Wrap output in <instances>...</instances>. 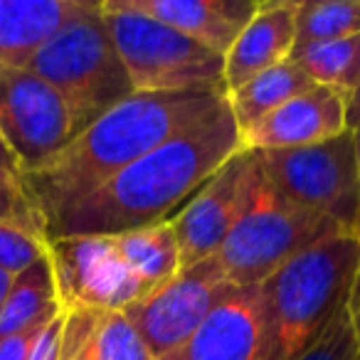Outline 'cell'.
Returning <instances> with one entry per match:
<instances>
[{"instance_id":"17","label":"cell","mask_w":360,"mask_h":360,"mask_svg":"<svg viewBox=\"0 0 360 360\" xmlns=\"http://www.w3.org/2000/svg\"><path fill=\"white\" fill-rule=\"evenodd\" d=\"M60 360H150L124 311H65Z\"/></svg>"},{"instance_id":"19","label":"cell","mask_w":360,"mask_h":360,"mask_svg":"<svg viewBox=\"0 0 360 360\" xmlns=\"http://www.w3.org/2000/svg\"><path fill=\"white\" fill-rule=\"evenodd\" d=\"M57 314H62V306L57 296L52 257L47 255L30 269L13 276L6 304L0 311V340L25 333L35 326L50 323Z\"/></svg>"},{"instance_id":"1","label":"cell","mask_w":360,"mask_h":360,"mask_svg":"<svg viewBox=\"0 0 360 360\" xmlns=\"http://www.w3.org/2000/svg\"><path fill=\"white\" fill-rule=\"evenodd\" d=\"M242 150L230 101L124 168L99 191L47 217V242L114 237L173 220L207 180Z\"/></svg>"},{"instance_id":"18","label":"cell","mask_w":360,"mask_h":360,"mask_svg":"<svg viewBox=\"0 0 360 360\" xmlns=\"http://www.w3.org/2000/svg\"><path fill=\"white\" fill-rule=\"evenodd\" d=\"M111 242H114L121 262L129 266L134 279L139 281L143 296L153 294L183 269L178 237H175L170 220L124 232V235H114Z\"/></svg>"},{"instance_id":"10","label":"cell","mask_w":360,"mask_h":360,"mask_svg":"<svg viewBox=\"0 0 360 360\" xmlns=\"http://www.w3.org/2000/svg\"><path fill=\"white\" fill-rule=\"evenodd\" d=\"M62 311H126L143 299L111 237H65L50 242Z\"/></svg>"},{"instance_id":"5","label":"cell","mask_w":360,"mask_h":360,"mask_svg":"<svg viewBox=\"0 0 360 360\" xmlns=\"http://www.w3.org/2000/svg\"><path fill=\"white\" fill-rule=\"evenodd\" d=\"M25 70L60 94L77 136L134 94L101 8L57 32Z\"/></svg>"},{"instance_id":"11","label":"cell","mask_w":360,"mask_h":360,"mask_svg":"<svg viewBox=\"0 0 360 360\" xmlns=\"http://www.w3.org/2000/svg\"><path fill=\"white\" fill-rule=\"evenodd\" d=\"M269 306L264 286H232L200 328L165 360H266Z\"/></svg>"},{"instance_id":"8","label":"cell","mask_w":360,"mask_h":360,"mask_svg":"<svg viewBox=\"0 0 360 360\" xmlns=\"http://www.w3.org/2000/svg\"><path fill=\"white\" fill-rule=\"evenodd\" d=\"M232 289L215 257L180 269L153 294L124 311L139 330L150 360H165L193 338L210 311Z\"/></svg>"},{"instance_id":"21","label":"cell","mask_w":360,"mask_h":360,"mask_svg":"<svg viewBox=\"0 0 360 360\" xmlns=\"http://www.w3.org/2000/svg\"><path fill=\"white\" fill-rule=\"evenodd\" d=\"M289 62H294L314 84L350 94L360 84V35L296 45Z\"/></svg>"},{"instance_id":"15","label":"cell","mask_w":360,"mask_h":360,"mask_svg":"<svg viewBox=\"0 0 360 360\" xmlns=\"http://www.w3.org/2000/svg\"><path fill=\"white\" fill-rule=\"evenodd\" d=\"M296 13L299 0L259 3V11L225 55L222 86L227 94L289 60L296 47Z\"/></svg>"},{"instance_id":"13","label":"cell","mask_w":360,"mask_h":360,"mask_svg":"<svg viewBox=\"0 0 360 360\" xmlns=\"http://www.w3.org/2000/svg\"><path fill=\"white\" fill-rule=\"evenodd\" d=\"M348 94L319 86L294 96L240 134L242 150L304 148L345 134Z\"/></svg>"},{"instance_id":"4","label":"cell","mask_w":360,"mask_h":360,"mask_svg":"<svg viewBox=\"0 0 360 360\" xmlns=\"http://www.w3.org/2000/svg\"><path fill=\"white\" fill-rule=\"evenodd\" d=\"M333 235L345 232L326 217L284 200L266 180L257 155L247 150L240 215L215 255L232 286L264 284L294 257Z\"/></svg>"},{"instance_id":"22","label":"cell","mask_w":360,"mask_h":360,"mask_svg":"<svg viewBox=\"0 0 360 360\" xmlns=\"http://www.w3.org/2000/svg\"><path fill=\"white\" fill-rule=\"evenodd\" d=\"M360 35V0H304L296 13V45Z\"/></svg>"},{"instance_id":"29","label":"cell","mask_w":360,"mask_h":360,"mask_svg":"<svg viewBox=\"0 0 360 360\" xmlns=\"http://www.w3.org/2000/svg\"><path fill=\"white\" fill-rule=\"evenodd\" d=\"M348 314H350L353 330H355V335H358V343H360V269L353 281V291H350V299H348Z\"/></svg>"},{"instance_id":"20","label":"cell","mask_w":360,"mask_h":360,"mask_svg":"<svg viewBox=\"0 0 360 360\" xmlns=\"http://www.w3.org/2000/svg\"><path fill=\"white\" fill-rule=\"evenodd\" d=\"M314 82L294 65V62H281V65L271 67V70L262 72L259 77L250 79L245 86H240L237 91L227 94L230 101L232 116H235L237 129L247 131L250 126H255L257 121H262L266 114H271L274 109H279L281 104L291 101L294 96L304 94V91L314 89Z\"/></svg>"},{"instance_id":"26","label":"cell","mask_w":360,"mask_h":360,"mask_svg":"<svg viewBox=\"0 0 360 360\" xmlns=\"http://www.w3.org/2000/svg\"><path fill=\"white\" fill-rule=\"evenodd\" d=\"M62 328H65V311L47 323V328L42 330V335L37 338L35 348H32V353L27 360H60Z\"/></svg>"},{"instance_id":"28","label":"cell","mask_w":360,"mask_h":360,"mask_svg":"<svg viewBox=\"0 0 360 360\" xmlns=\"http://www.w3.org/2000/svg\"><path fill=\"white\" fill-rule=\"evenodd\" d=\"M345 126L348 131L360 129V84L348 94V106H345Z\"/></svg>"},{"instance_id":"23","label":"cell","mask_w":360,"mask_h":360,"mask_svg":"<svg viewBox=\"0 0 360 360\" xmlns=\"http://www.w3.org/2000/svg\"><path fill=\"white\" fill-rule=\"evenodd\" d=\"M0 222H11L45 237V220L32 200L25 170L20 168L11 148L3 143V139H0Z\"/></svg>"},{"instance_id":"7","label":"cell","mask_w":360,"mask_h":360,"mask_svg":"<svg viewBox=\"0 0 360 360\" xmlns=\"http://www.w3.org/2000/svg\"><path fill=\"white\" fill-rule=\"evenodd\" d=\"M276 193L360 240V188L353 131L304 148L252 150Z\"/></svg>"},{"instance_id":"2","label":"cell","mask_w":360,"mask_h":360,"mask_svg":"<svg viewBox=\"0 0 360 360\" xmlns=\"http://www.w3.org/2000/svg\"><path fill=\"white\" fill-rule=\"evenodd\" d=\"M225 99V89L134 91L126 96L55 158L25 175L42 220L99 191L131 163L193 129Z\"/></svg>"},{"instance_id":"24","label":"cell","mask_w":360,"mask_h":360,"mask_svg":"<svg viewBox=\"0 0 360 360\" xmlns=\"http://www.w3.org/2000/svg\"><path fill=\"white\" fill-rule=\"evenodd\" d=\"M50 255V242L25 227L0 222V271L18 276Z\"/></svg>"},{"instance_id":"12","label":"cell","mask_w":360,"mask_h":360,"mask_svg":"<svg viewBox=\"0 0 360 360\" xmlns=\"http://www.w3.org/2000/svg\"><path fill=\"white\" fill-rule=\"evenodd\" d=\"M245 175L247 150H240L170 220L178 237L183 269L217 255L240 215Z\"/></svg>"},{"instance_id":"14","label":"cell","mask_w":360,"mask_h":360,"mask_svg":"<svg viewBox=\"0 0 360 360\" xmlns=\"http://www.w3.org/2000/svg\"><path fill=\"white\" fill-rule=\"evenodd\" d=\"M126 11L158 20L210 50L227 55L247 22L259 11L257 0H114Z\"/></svg>"},{"instance_id":"16","label":"cell","mask_w":360,"mask_h":360,"mask_svg":"<svg viewBox=\"0 0 360 360\" xmlns=\"http://www.w3.org/2000/svg\"><path fill=\"white\" fill-rule=\"evenodd\" d=\"M99 8L91 0H0V70H25L57 32Z\"/></svg>"},{"instance_id":"25","label":"cell","mask_w":360,"mask_h":360,"mask_svg":"<svg viewBox=\"0 0 360 360\" xmlns=\"http://www.w3.org/2000/svg\"><path fill=\"white\" fill-rule=\"evenodd\" d=\"M301 360H360V343L353 330L348 306L335 316L321 340Z\"/></svg>"},{"instance_id":"3","label":"cell","mask_w":360,"mask_h":360,"mask_svg":"<svg viewBox=\"0 0 360 360\" xmlns=\"http://www.w3.org/2000/svg\"><path fill=\"white\" fill-rule=\"evenodd\" d=\"M358 269L360 240L333 235L266 279L262 284L269 306L266 360L304 358L348 306Z\"/></svg>"},{"instance_id":"30","label":"cell","mask_w":360,"mask_h":360,"mask_svg":"<svg viewBox=\"0 0 360 360\" xmlns=\"http://www.w3.org/2000/svg\"><path fill=\"white\" fill-rule=\"evenodd\" d=\"M353 139H355V160H358V188H360V129L353 131Z\"/></svg>"},{"instance_id":"6","label":"cell","mask_w":360,"mask_h":360,"mask_svg":"<svg viewBox=\"0 0 360 360\" xmlns=\"http://www.w3.org/2000/svg\"><path fill=\"white\" fill-rule=\"evenodd\" d=\"M101 15L134 91L225 89V55L114 0L101 3Z\"/></svg>"},{"instance_id":"27","label":"cell","mask_w":360,"mask_h":360,"mask_svg":"<svg viewBox=\"0 0 360 360\" xmlns=\"http://www.w3.org/2000/svg\"><path fill=\"white\" fill-rule=\"evenodd\" d=\"M45 328H47V323H42V326H35V328L25 330V333H18L6 340H0V360H27L32 348H35L37 338H40Z\"/></svg>"},{"instance_id":"9","label":"cell","mask_w":360,"mask_h":360,"mask_svg":"<svg viewBox=\"0 0 360 360\" xmlns=\"http://www.w3.org/2000/svg\"><path fill=\"white\" fill-rule=\"evenodd\" d=\"M77 136L55 89L30 70H0V139L27 173L42 168Z\"/></svg>"}]
</instances>
